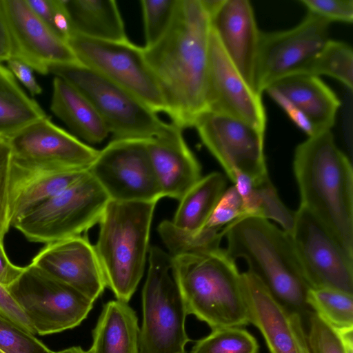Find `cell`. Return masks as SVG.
<instances>
[{
    "mask_svg": "<svg viewBox=\"0 0 353 353\" xmlns=\"http://www.w3.org/2000/svg\"><path fill=\"white\" fill-rule=\"evenodd\" d=\"M52 30L65 42L72 32L71 19L65 5V0H55Z\"/></svg>",
    "mask_w": 353,
    "mask_h": 353,
    "instance_id": "40",
    "label": "cell"
},
{
    "mask_svg": "<svg viewBox=\"0 0 353 353\" xmlns=\"http://www.w3.org/2000/svg\"><path fill=\"white\" fill-rule=\"evenodd\" d=\"M26 1L34 13L52 30L55 0H26Z\"/></svg>",
    "mask_w": 353,
    "mask_h": 353,
    "instance_id": "42",
    "label": "cell"
},
{
    "mask_svg": "<svg viewBox=\"0 0 353 353\" xmlns=\"http://www.w3.org/2000/svg\"><path fill=\"white\" fill-rule=\"evenodd\" d=\"M87 171L28 165L12 159L9 181L10 225L33 208L64 190Z\"/></svg>",
    "mask_w": 353,
    "mask_h": 353,
    "instance_id": "23",
    "label": "cell"
},
{
    "mask_svg": "<svg viewBox=\"0 0 353 353\" xmlns=\"http://www.w3.org/2000/svg\"><path fill=\"white\" fill-rule=\"evenodd\" d=\"M49 73L88 99L114 139H150L168 125L128 90L80 63L52 65Z\"/></svg>",
    "mask_w": 353,
    "mask_h": 353,
    "instance_id": "6",
    "label": "cell"
},
{
    "mask_svg": "<svg viewBox=\"0 0 353 353\" xmlns=\"http://www.w3.org/2000/svg\"><path fill=\"white\" fill-rule=\"evenodd\" d=\"M90 353H140V328L134 310L119 300L103 307L92 332Z\"/></svg>",
    "mask_w": 353,
    "mask_h": 353,
    "instance_id": "25",
    "label": "cell"
},
{
    "mask_svg": "<svg viewBox=\"0 0 353 353\" xmlns=\"http://www.w3.org/2000/svg\"><path fill=\"white\" fill-rule=\"evenodd\" d=\"M50 110L73 132L88 143H100L110 133L88 99L71 84L57 77L52 81Z\"/></svg>",
    "mask_w": 353,
    "mask_h": 353,
    "instance_id": "26",
    "label": "cell"
},
{
    "mask_svg": "<svg viewBox=\"0 0 353 353\" xmlns=\"http://www.w3.org/2000/svg\"><path fill=\"white\" fill-rule=\"evenodd\" d=\"M114 139L88 171L110 200L156 202L163 197L149 157L147 141Z\"/></svg>",
    "mask_w": 353,
    "mask_h": 353,
    "instance_id": "12",
    "label": "cell"
},
{
    "mask_svg": "<svg viewBox=\"0 0 353 353\" xmlns=\"http://www.w3.org/2000/svg\"><path fill=\"white\" fill-rule=\"evenodd\" d=\"M172 122L147 141L150 161L163 197L180 200L201 179V165Z\"/></svg>",
    "mask_w": 353,
    "mask_h": 353,
    "instance_id": "21",
    "label": "cell"
},
{
    "mask_svg": "<svg viewBox=\"0 0 353 353\" xmlns=\"http://www.w3.org/2000/svg\"><path fill=\"white\" fill-rule=\"evenodd\" d=\"M12 152L7 139L0 138V241L10 225L9 216V181Z\"/></svg>",
    "mask_w": 353,
    "mask_h": 353,
    "instance_id": "36",
    "label": "cell"
},
{
    "mask_svg": "<svg viewBox=\"0 0 353 353\" xmlns=\"http://www.w3.org/2000/svg\"><path fill=\"white\" fill-rule=\"evenodd\" d=\"M293 168L301 204L353 256V170L332 130L308 138L295 149Z\"/></svg>",
    "mask_w": 353,
    "mask_h": 353,
    "instance_id": "2",
    "label": "cell"
},
{
    "mask_svg": "<svg viewBox=\"0 0 353 353\" xmlns=\"http://www.w3.org/2000/svg\"><path fill=\"white\" fill-rule=\"evenodd\" d=\"M179 0H142L145 45L157 42L168 30L174 14Z\"/></svg>",
    "mask_w": 353,
    "mask_h": 353,
    "instance_id": "33",
    "label": "cell"
},
{
    "mask_svg": "<svg viewBox=\"0 0 353 353\" xmlns=\"http://www.w3.org/2000/svg\"><path fill=\"white\" fill-rule=\"evenodd\" d=\"M25 267L14 265L4 250L3 242L0 241V283L8 288L23 273Z\"/></svg>",
    "mask_w": 353,
    "mask_h": 353,
    "instance_id": "41",
    "label": "cell"
},
{
    "mask_svg": "<svg viewBox=\"0 0 353 353\" xmlns=\"http://www.w3.org/2000/svg\"><path fill=\"white\" fill-rule=\"evenodd\" d=\"M10 42V57L41 74L56 64L79 63L67 42L31 10L26 0H0Z\"/></svg>",
    "mask_w": 353,
    "mask_h": 353,
    "instance_id": "16",
    "label": "cell"
},
{
    "mask_svg": "<svg viewBox=\"0 0 353 353\" xmlns=\"http://www.w3.org/2000/svg\"><path fill=\"white\" fill-rule=\"evenodd\" d=\"M8 142L14 161L65 170H88L99 152L54 124L48 116Z\"/></svg>",
    "mask_w": 353,
    "mask_h": 353,
    "instance_id": "17",
    "label": "cell"
},
{
    "mask_svg": "<svg viewBox=\"0 0 353 353\" xmlns=\"http://www.w3.org/2000/svg\"><path fill=\"white\" fill-rule=\"evenodd\" d=\"M8 68L32 96L42 92V88L37 81L33 70L23 62L12 57L7 60Z\"/></svg>",
    "mask_w": 353,
    "mask_h": 353,
    "instance_id": "39",
    "label": "cell"
},
{
    "mask_svg": "<svg viewBox=\"0 0 353 353\" xmlns=\"http://www.w3.org/2000/svg\"><path fill=\"white\" fill-rule=\"evenodd\" d=\"M249 323L261 332L270 353H300L290 311L249 271L241 273Z\"/></svg>",
    "mask_w": 353,
    "mask_h": 353,
    "instance_id": "22",
    "label": "cell"
},
{
    "mask_svg": "<svg viewBox=\"0 0 353 353\" xmlns=\"http://www.w3.org/2000/svg\"><path fill=\"white\" fill-rule=\"evenodd\" d=\"M265 91L308 137L331 130L335 123L341 101L319 77L290 74Z\"/></svg>",
    "mask_w": 353,
    "mask_h": 353,
    "instance_id": "18",
    "label": "cell"
},
{
    "mask_svg": "<svg viewBox=\"0 0 353 353\" xmlns=\"http://www.w3.org/2000/svg\"><path fill=\"white\" fill-rule=\"evenodd\" d=\"M255 337L242 327H225L212 330L196 341L192 353H259Z\"/></svg>",
    "mask_w": 353,
    "mask_h": 353,
    "instance_id": "32",
    "label": "cell"
},
{
    "mask_svg": "<svg viewBox=\"0 0 353 353\" xmlns=\"http://www.w3.org/2000/svg\"><path fill=\"white\" fill-rule=\"evenodd\" d=\"M7 289L36 334L41 336L78 326L94 303L80 292L30 263Z\"/></svg>",
    "mask_w": 353,
    "mask_h": 353,
    "instance_id": "10",
    "label": "cell"
},
{
    "mask_svg": "<svg viewBox=\"0 0 353 353\" xmlns=\"http://www.w3.org/2000/svg\"><path fill=\"white\" fill-rule=\"evenodd\" d=\"M56 353H90L88 351H85L79 346L70 347L58 352Z\"/></svg>",
    "mask_w": 353,
    "mask_h": 353,
    "instance_id": "46",
    "label": "cell"
},
{
    "mask_svg": "<svg viewBox=\"0 0 353 353\" xmlns=\"http://www.w3.org/2000/svg\"><path fill=\"white\" fill-rule=\"evenodd\" d=\"M306 303L335 330L353 327V294L333 288H310Z\"/></svg>",
    "mask_w": 353,
    "mask_h": 353,
    "instance_id": "31",
    "label": "cell"
},
{
    "mask_svg": "<svg viewBox=\"0 0 353 353\" xmlns=\"http://www.w3.org/2000/svg\"><path fill=\"white\" fill-rule=\"evenodd\" d=\"M233 183L241 197L245 217L271 219L279 223L287 232L292 230L294 212L281 201L269 177L255 182L248 175L239 173Z\"/></svg>",
    "mask_w": 353,
    "mask_h": 353,
    "instance_id": "29",
    "label": "cell"
},
{
    "mask_svg": "<svg viewBox=\"0 0 353 353\" xmlns=\"http://www.w3.org/2000/svg\"><path fill=\"white\" fill-rule=\"evenodd\" d=\"M0 350L3 353H56L11 321L0 316Z\"/></svg>",
    "mask_w": 353,
    "mask_h": 353,
    "instance_id": "34",
    "label": "cell"
},
{
    "mask_svg": "<svg viewBox=\"0 0 353 353\" xmlns=\"http://www.w3.org/2000/svg\"><path fill=\"white\" fill-rule=\"evenodd\" d=\"M227 254L244 259L248 271L288 310L299 313L307 306L310 289L288 232L265 219H239L221 230ZM300 314V313H299Z\"/></svg>",
    "mask_w": 353,
    "mask_h": 353,
    "instance_id": "4",
    "label": "cell"
},
{
    "mask_svg": "<svg viewBox=\"0 0 353 353\" xmlns=\"http://www.w3.org/2000/svg\"><path fill=\"white\" fill-rule=\"evenodd\" d=\"M308 10L330 23L339 21L351 23L353 21L352 0H301Z\"/></svg>",
    "mask_w": 353,
    "mask_h": 353,
    "instance_id": "37",
    "label": "cell"
},
{
    "mask_svg": "<svg viewBox=\"0 0 353 353\" xmlns=\"http://www.w3.org/2000/svg\"><path fill=\"white\" fill-rule=\"evenodd\" d=\"M210 20L228 58L248 86L258 93L255 74L261 30L250 2L222 0Z\"/></svg>",
    "mask_w": 353,
    "mask_h": 353,
    "instance_id": "20",
    "label": "cell"
},
{
    "mask_svg": "<svg viewBox=\"0 0 353 353\" xmlns=\"http://www.w3.org/2000/svg\"><path fill=\"white\" fill-rule=\"evenodd\" d=\"M226 189V179L214 172L201 179L179 200L172 221H163L158 227L161 237H190L198 233L211 215Z\"/></svg>",
    "mask_w": 353,
    "mask_h": 353,
    "instance_id": "24",
    "label": "cell"
},
{
    "mask_svg": "<svg viewBox=\"0 0 353 353\" xmlns=\"http://www.w3.org/2000/svg\"><path fill=\"white\" fill-rule=\"evenodd\" d=\"M74 33L102 41L128 40L114 0H65ZM72 34V33H71Z\"/></svg>",
    "mask_w": 353,
    "mask_h": 353,
    "instance_id": "27",
    "label": "cell"
},
{
    "mask_svg": "<svg viewBox=\"0 0 353 353\" xmlns=\"http://www.w3.org/2000/svg\"><path fill=\"white\" fill-rule=\"evenodd\" d=\"M300 73L327 75L352 90V48L344 41L330 39Z\"/></svg>",
    "mask_w": 353,
    "mask_h": 353,
    "instance_id": "30",
    "label": "cell"
},
{
    "mask_svg": "<svg viewBox=\"0 0 353 353\" xmlns=\"http://www.w3.org/2000/svg\"><path fill=\"white\" fill-rule=\"evenodd\" d=\"M30 264L94 302L107 287L94 246L81 235L46 244Z\"/></svg>",
    "mask_w": 353,
    "mask_h": 353,
    "instance_id": "19",
    "label": "cell"
},
{
    "mask_svg": "<svg viewBox=\"0 0 353 353\" xmlns=\"http://www.w3.org/2000/svg\"><path fill=\"white\" fill-rule=\"evenodd\" d=\"M210 17L201 0H179L163 37L143 47L147 62L160 85L172 122L193 127L206 111L205 91Z\"/></svg>",
    "mask_w": 353,
    "mask_h": 353,
    "instance_id": "1",
    "label": "cell"
},
{
    "mask_svg": "<svg viewBox=\"0 0 353 353\" xmlns=\"http://www.w3.org/2000/svg\"><path fill=\"white\" fill-rule=\"evenodd\" d=\"M67 43L81 64L123 88L157 114H167L160 85L143 48L128 39L102 41L74 32Z\"/></svg>",
    "mask_w": 353,
    "mask_h": 353,
    "instance_id": "9",
    "label": "cell"
},
{
    "mask_svg": "<svg viewBox=\"0 0 353 353\" xmlns=\"http://www.w3.org/2000/svg\"><path fill=\"white\" fill-rule=\"evenodd\" d=\"M148 261L142 291L140 353H185L190 341L185 326L188 314L170 274V256L153 246Z\"/></svg>",
    "mask_w": 353,
    "mask_h": 353,
    "instance_id": "7",
    "label": "cell"
},
{
    "mask_svg": "<svg viewBox=\"0 0 353 353\" xmlns=\"http://www.w3.org/2000/svg\"><path fill=\"white\" fill-rule=\"evenodd\" d=\"M170 256V270L186 312L212 330L249 324L235 261L221 247Z\"/></svg>",
    "mask_w": 353,
    "mask_h": 353,
    "instance_id": "3",
    "label": "cell"
},
{
    "mask_svg": "<svg viewBox=\"0 0 353 353\" xmlns=\"http://www.w3.org/2000/svg\"><path fill=\"white\" fill-rule=\"evenodd\" d=\"M310 288H333L353 294V256L302 205L288 232Z\"/></svg>",
    "mask_w": 353,
    "mask_h": 353,
    "instance_id": "11",
    "label": "cell"
},
{
    "mask_svg": "<svg viewBox=\"0 0 353 353\" xmlns=\"http://www.w3.org/2000/svg\"><path fill=\"white\" fill-rule=\"evenodd\" d=\"M331 23L311 12L295 27L261 31L255 74L259 94L275 81L300 73L330 39Z\"/></svg>",
    "mask_w": 353,
    "mask_h": 353,
    "instance_id": "13",
    "label": "cell"
},
{
    "mask_svg": "<svg viewBox=\"0 0 353 353\" xmlns=\"http://www.w3.org/2000/svg\"><path fill=\"white\" fill-rule=\"evenodd\" d=\"M346 353H353V327L336 330Z\"/></svg>",
    "mask_w": 353,
    "mask_h": 353,
    "instance_id": "45",
    "label": "cell"
},
{
    "mask_svg": "<svg viewBox=\"0 0 353 353\" xmlns=\"http://www.w3.org/2000/svg\"><path fill=\"white\" fill-rule=\"evenodd\" d=\"M305 336L310 353H346L337 331L314 312Z\"/></svg>",
    "mask_w": 353,
    "mask_h": 353,
    "instance_id": "35",
    "label": "cell"
},
{
    "mask_svg": "<svg viewBox=\"0 0 353 353\" xmlns=\"http://www.w3.org/2000/svg\"><path fill=\"white\" fill-rule=\"evenodd\" d=\"M206 111L228 116L265 132L261 95L245 83L228 58L211 26L205 91Z\"/></svg>",
    "mask_w": 353,
    "mask_h": 353,
    "instance_id": "15",
    "label": "cell"
},
{
    "mask_svg": "<svg viewBox=\"0 0 353 353\" xmlns=\"http://www.w3.org/2000/svg\"><path fill=\"white\" fill-rule=\"evenodd\" d=\"M156 202L110 200L94 246L105 282L117 300L128 303L143 274Z\"/></svg>",
    "mask_w": 353,
    "mask_h": 353,
    "instance_id": "5",
    "label": "cell"
},
{
    "mask_svg": "<svg viewBox=\"0 0 353 353\" xmlns=\"http://www.w3.org/2000/svg\"><path fill=\"white\" fill-rule=\"evenodd\" d=\"M0 353H3V352L0 350Z\"/></svg>",
    "mask_w": 353,
    "mask_h": 353,
    "instance_id": "47",
    "label": "cell"
},
{
    "mask_svg": "<svg viewBox=\"0 0 353 353\" xmlns=\"http://www.w3.org/2000/svg\"><path fill=\"white\" fill-rule=\"evenodd\" d=\"M290 318L300 353H310L306 341L305 332L303 328L300 314L290 311Z\"/></svg>",
    "mask_w": 353,
    "mask_h": 353,
    "instance_id": "43",
    "label": "cell"
},
{
    "mask_svg": "<svg viewBox=\"0 0 353 353\" xmlns=\"http://www.w3.org/2000/svg\"><path fill=\"white\" fill-rule=\"evenodd\" d=\"M10 57V42L7 26L0 4V63Z\"/></svg>",
    "mask_w": 353,
    "mask_h": 353,
    "instance_id": "44",
    "label": "cell"
},
{
    "mask_svg": "<svg viewBox=\"0 0 353 353\" xmlns=\"http://www.w3.org/2000/svg\"><path fill=\"white\" fill-rule=\"evenodd\" d=\"M109 201L105 192L88 170L12 226L34 243L48 244L80 236L99 223Z\"/></svg>",
    "mask_w": 353,
    "mask_h": 353,
    "instance_id": "8",
    "label": "cell"
},
{
    "mask_svg": "<svg viewBox=\"0 0 353 353\" xmlns=\"http://www.w3.org/2000/svg\"><path fill=\"white\" fill-rule=\"evenodd\" d=\"M0 316L11 321L26 332H36L23 310L10 294L7 288L0 283Z\"/></svg>",
    "mask_w": 353,
    "mask_h": 353,
    "instance_id": "38",
    "label": "cell"
},
{
    "mask_svg": "<svg viewBox=\"0 0 353 353\" xmlns=\"http://www.w3.org/2000/svg\"><path fill=\"white\" fill-rule=\"evenodd\" d=\"M46 117L39 103L23 91L9 69L0 63V138L8 140Z\"/></svg>",
    "mask_w": 353,
    "mask_h": 353,
    "instance_id": "28",
    "label": "cell"
},
{
    "mask_svg": "<svg viewBox=\"0 0 353 353\" xmlns=\"http://www.w3.org/2000/svg\"><path fill=\"white\" fill-rule=\"evenodd\" d=\"M193 127L231 181L236 172L255 182L269 177L264 132L240 120L209 111L201 114Z\"/></svg>",
    "mask_w": 353,
    "mask_h": 353,
    "instance_id": "14",
    "label": "cell"
}]
</instances>
